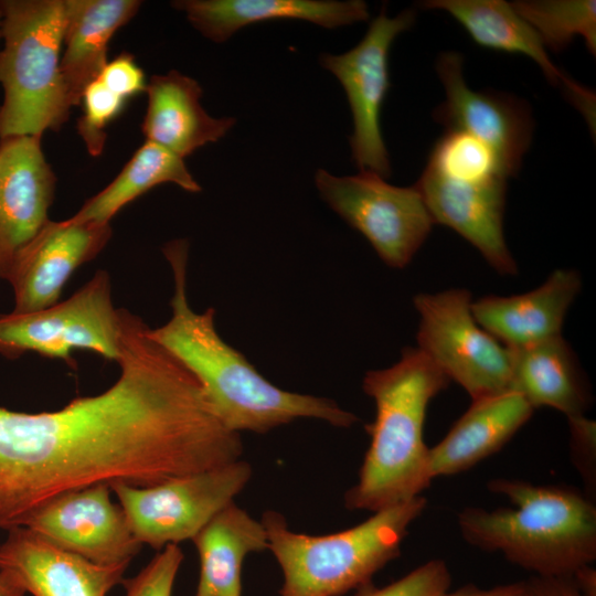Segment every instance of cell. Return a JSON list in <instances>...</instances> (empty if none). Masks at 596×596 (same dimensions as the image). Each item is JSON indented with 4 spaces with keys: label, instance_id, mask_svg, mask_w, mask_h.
Masks as SVG:
<instances>
[{
    "label": "cell",
    "instance_id": "obj_26",
    "mask_svg": "<svg viewBox=\"0 0 596 596\" xmlns=\"http://www.w3.org/2000/svg\"><path fill=\"white\" fill-rule=\"evenodd\" d=\"M167 182L175 183L188 192L201 191L182 158L146 140L117 177L68 219L73 222L110 223L125 205Z\"/></svg>",
    "mask_w": 596,
    "mask_h": 596
},
{
    "label": "cell",
    "instance_id": "obj_5",
    "mask_svg": "<svg viewBox=\"0 0 596 596\" xmlns=\"http://www.w3.org/2000/svg\"><path fill=\"white\" fill-rule=\"evenodd\" d=\"M426 505L422 494L326 535L294 532L283 514L264 512L260 521L268 550L284 576L280 596H341L368 587L381 568L398 557L409 526Z\"/></svg>",
    "mask_w": 596,
    "mask_h": 596
},
{
    "label": "cell",
    "instance_id": "obj_29",
    "mask_svg": "<svg viewBox=\"0 0 596 596\" xmlns=\"http://www.w3.org/2000/svg\"><path fill=\"white\" fill-rule=\"evenodd\" d=\"M123 97L109 91L100 81H93L83 92V116L77 131L93 157L102 155L106 141V126L123 110Z\"/></svg>",
    "mask_w": 596,
    "mask_h": 596
},
{
    "label": "cell",
    "instance_id": "obj_18",
    "mask_svg": "<svg viewBox=\"0 0 596 596\" xmlns=\"http://www.w3.org/2000/svg\"><path fill=\"white\" fill-rule=\"evenodd\" d=\"M422 7L448 12L480 46L532 58L547 81L560 88L583 115L595 136V94L573 81L551 61L538 33L514 11L511 3L503 0H427L422 2Z\"/></svg>",
    "mask_w": 596,
    "mask_h": 596
},
{
    "label": "cell",
    "instance_id": "obj_27",
    "mask_svg": "<svg viewBox=\"0 0 596 596\" xmlns=\"http://www.w3.org/2000/svg\"><path fill=\"white\" fill-rule=\"evenodd\" d=\"M511 6L553 52L566 49L575 36H583L590 54H596L594 0H519Z\"/></svg>",
    "mask_w": 596,
    "mask_h": 596
},
{
    "label": "cell",
    "instance_id": "obj_14",
    "mask_svg": "<svg viewBox=\"0 0 596 596\" xmlns=\"http://www.w3.org/2000/svg\"><path fill=\"white\" fill-rule=\"evenodd\" d=\"M110 237V223L50 220L19 252L7 275L14 295L12 311L31 312L58 302L71 276Z\"/></svg>",
    "mask_w": 596,
    "mask_h": 596
},
{
    "label": "cell",
    "instance_id": "obj_2",
    "mask_svg": "<svg viewBox=\"0 0 596 596\" xmlns=\"http://www.w3.org/2000/svg\"><path fill=\"white\" fill-rule=\"evenodd\" d=\"M189 245L175 240L163 246L174 283L171 318L149 336L201 383L223 424L235 433L264 434L298 418H316L350 427L359 418L326 397L285 391L267 381L247 359L227 344L214 327V309L198 313L187 299Z\"/></svg>",
    "mask_w": 596,
    "mask_h": 596
},
{
    "label": "cell",
    "instance_id": "obj_20",
    "mask_svg": "<svg viewBox=\"0 0 596 596\" xmlns=\"http://www.w3.org/2000/svg\"><path fill=\"white\" fill-rule=\"evenodd\" d=\"M187 14L205 38L221 43L240 29L268 20H304L327 29L369 19L361 0H180L171 3Z\"/></svg>",
    "mask_w": 596,
    "mask_h": 596
},
{
    "label": "cell",
    "instance_id": "obj_37",
    "mask_svg": "<svg viewBox=\"0 0 596 596\" xmlns=\"http://www.w3.org/2000/svg\"><path fill=\"white\" fill-rule=\"evenodd\" d=\"M25 590L7 572L0 571V596H24Z\"/></svg>",
    "mask_w": 596,
    "mask_h": 596
},
{
    "label": "cell",
    "instance_id": "obj_12",
    "mask_svg": "<svg viewBox=\"0 0 596 596\" xmlns=\"http://www.w3.org/2000/svg\"><path fill=\"white\" fill-rule=\"evenodd\" d=\"M436 72L446 98L434 111V120L449 131H461L486 145L502 173L515 175L530 147L534 121L526 102L500 92L472 91L464 78L462 57L443 52Z\"/></svg>",
    "mask_w": 596,
    "mask_h": 596
},
{
    "label": "cell",
    "instance_id": "obj_25",
    "mask_svg": "<svg viewBox=\"0 0 596 596\" xmlns=\"http://www.w3.org/2000/svg\"><path fill=\"white\" fill-rule=\"evenodd\" d=\"M200 560L195 596H242V566L253 552L268 549L267 531L235 501L192 539Z\"/></svg>",
    "mask_w": 596,
    "mask_h": 596
},
{
    "label": "cell",
    "instance_id": "obj_34",
    "mask_svg": "<svg viewBox=\"0 0 596 596\" xmlns=\"http://www.w3.org/2000/svg\"><path fill=\"white\" fill-rule=\"evenodd\" d=\"M525 596H584L572 577L531 576L525 581Z\"/></svg>",
    "mask_w": 596,
    "mask_h": 596
},
{
    "label": "cell",
    "instance_id": "obj_30",
    "mask_svg": "<svg viewBox=\"0 0 596 596\" xmlns=\"http://www.w3.org/2000/svg\"><path fill=\"white\" fill-rule=\"evenodd\" d=\"M183 560L178 544H168L134 577L124 578V596H171Z\"/></svg>",
    "mask_w": 596,
    "mask_h": 596
},
{
    "label": "cell",
    "instance_id": "obj_17",
    "mask_svg": "<svg viewBox=\"0 0 596 596\" xmlns=\"http://www.w3.org/2000/svg\"><path fill=\"white\" fill-rule=\"evenodd\" d=\"M129 564L99 565L47 542L25 526L0 543V571L33 596H107Z\"/></svg>",
    "mask_w": 596,
    "mask_h": 596
},
{
    "label": "cell",
    "instance_id": "obj_19",
    "mask_svg": "<svg viewBox=\"0 0 596 596\" xmlns=\"http://www.w3.org/2000/svg\"><path fill=\"white\" fill-rule=\"evenodd\" d=\"M581 287L577 272L557 269L529 292L472 301L471 311L478 324L505 348L522 349L561 336L566 312Z\"/></svg>",
    "mask_w": 596,
    "mask_h": 596
},
{
    "label": "cell",
    "instance_id": "obj_38",
    "mask_svg": "<svg viewBox=\"0 0 596 596\" xmlns=\"http://www.w3.org/2000/svg\"><path fill=\"white\" fill-rule=\"evenodd\" d=\"M0 39H1V10H0Z\"/></svg>",
    "mask_w": 596,
    "mask_h": 596
},
{
    "label": "cell",
    "instance_id": "obj_35",
    "mask_svg": "<svg viewBox=\"0 0 596 596\" xmlns=\"http://www.w3.org/2000/svg\"><path fill=\"white\" fill-rule=\"evenodd\" d=\"M525 581H519L491 588L467 584L451 592L449 589L440 596H525Z\"/></svg>",
    "mask_w": 596,
    "mask_h": 596
},
{
    "label": "cell",
    "instance_id": "obj_28",
    "mask_svg": "<svg viewBox=\"0 0 596 596\" xmlns=\"http://www.w3.org/2000/svg\"><path fill=\"white\" fill-rule=\"evenodd\" d=\"M427 164L456 179L479 180L491 175L507 178L492 151L481 141L461 131L447 130L436 142Z\"/></svg>",
    "mask_w": 596,
    "mask_h": 596
},
{
    "label": "cell",
    "instance_id": "obj_36",
    "mask_svg": "<svg viewBox=\"0 0 596 596\" xmlns=\"http://www.w3.org/2000/svg\"><path fill=\"white\" fill-rule=\"evenodd\" d=\"M572 578L584 596H596V572L592 565L583 567Z\"/></svg>",
    "mask_w": 596,
    "mask_h": 596
},
{
    "label": "cell",
    "instance_id": "obj_10",
    "mask_svg": "<svg viewBox=\"0 0 596 596\" xmlns=\"http://www.w3.org/2000/svg\"><path fill=\"white\" fill-rule=\"evenodd\" d=\"M315 183L329 206L391 267L404 268L435 224L414 185H392L371 171L337 177L326 170L316 172Z\"/></svg>",
    "mask_w": 596,
    "mask_h": 596
},
{
    "label": "cell",
    "instance_id": "obj_22",
    "mask_svg": "<svg viewBox=\"0 0 596 596\" xmlns=\"http://www.w3.org/2000/svg\"><path fill=\"white\" fill-rule=\"evenodd\" d=\"M534 408L515 391L472 401L447 435L429 448L432 478L454 476L499 451Z\"/></svg>",
    "mask_w": 596,
    "mask_h": 596
},
{
    "label": "cell",
    "instance_id": "obj_32",
    "mask_svg": "<svg viewBox=\"0 0 596 596\" xmlns=\"http://www.w3.org/2000/svg\"><path fill=\"white\" fill-rule=\"evenodd\" d=\"M97 79L124 99L146 92L147 87L143 71L129 53L107 62Z\"/></svg>",
    "mask_w": 596,
    "mask_h": 596
},
{
    "label": "cell",
    "instance_id": "obj_8",
    "mask_svg": "<svg viewBox=\"0 0 596 596\" xmlns=\"http://www.w3.org/2000/svg\"><path fill=\"white\" fill-rule=\"evenodd\" d=\"M119 338V309L113 304L110 277L102 269L66 300L0 315V355L12 360L35 352L73 363V352L82 350L117 362Z\"/></svg>",
    "mask_w": 596,
    "mask_h": 596
},
{
    "label": "cell",
    "instance_id": "obj_6",
    "mask_svg": "<svg viewBox=\"0 0 596 596\" xmlns=\"http://www.w3.org/2000/svg\"><path fill=\"white\" fill-rule=\"evenodd\" d=\"M0 10V139L58 130L71 110L61 73L65 0H4Z\"/></svg>",
    "mask_w": 596,
    "mask_h": 596
},
{
    "label": "cell",
    "instance_id": "obj_31",
    "mask_svg": "<svg viewBox=\"0 0 596 596\" xmlns=\"http://www.w3.org/2000/svg\"><path fill=\"white\" fill-rule=\"evenodd\" d=\"M451 581L447 564L436 558L385 587L365 592L363 596H440L450 589Z\"/></svg>",
    "mask_w": 596,
    "mask_h": 596
},
{
    "label": "cell",
    "instance_id": "obj_15",
    "mask_svg": "<svg viewBox=\"0 0 596 596\" xmlns=\"http://www.w3.org/2000/svg\"><path fill=\"white\" fill-rule=\"evenodd\" d=\"M414 187L434 223L450 227L466 238L498 273L517 274L503 233L507 178L462 180L427 164Z\"/></svg>",
    "mask_w": 596,
    "mask_h": 596
},
{
    "label": "cell",
    "instance_id": "obj_9",
    "mask_svg": "<svg viewBox=\"0 0 596 596\" xmlns=\"http://www.w3.org/2000/svg\"><path fill=\"white\" fill-rule=\"evenodd\" d=\"M471 302L459 288L414 297L418 349L476 401L512 391V362L510 349L478 324Z\"/></svg>",
    "mask_w": 596,
    "mask_h": 596
},
{
    "label": "cell",
    "instance_id": "obj_7",
    "mask_svg": "<svg viewBox=\"0 0 596 596\" xmlns=\"http://www.w3.org/2000/svg\"><path fill=\"white\" fill-rule=\"evenodd\" d=\"M252 466L235 460L149 487L110 485L130 529L141 544L161 550L192 540L221 510L234 502L252 478Z\"/></svg>",
    "mask_w": 596,
    "mask_h": 596
},
{
    "label": "cell",
    "instance_id": "obj_4",
    "mask_svg": "<svg viewBox=\"0 0 596 596\" xmlns=\"http://www.w3.org/2000/svg\"><path fill=\"white\" fill-rule=\"evenodd\" d=\"M449 382L418 348H406L391 368L365 374L362 386L375 403V418L365 426L370 446L356 483L344 494L347 509L373 513L422 496L433 480L426 412Z\"/></svg>",
    "mask_w": 596,
    "mask_h": 596
},
{
    "label": "cell",
    "instance_id": "obj_11",
    "mask_svg": "<svg viewBox=\"0 0 596 596\" xmlns=\"http://www.w3.org/2000/svg\"><path fill=\"white\" fill-rule=\"evenodd\" d=\"M414 22L413 10L389 18L383 9L356 46L343 54L326 53L320 57L321 65L339 79L348 97L353 119L352 160L360 171H371L384 179L391 175L380 123L390 88L389 53L396 36Z\"/></svg>",
    "mask_w": 596,
    "mask_h": 596
},
{
    "label": "cell",
    "instance_id": "obj_24",
    "mask_svg": "<svg viewBox=\"0 0 596 596\" xmlns=\"http://www.w3.org/2000/svg\"><path fill=\"white\" fill-rule=\"evenodd\" d=\"M510 351L512 391L533 408L552 407L567 419L585 415L592 394L574 351L562 336Z\"/></svg>",
    "mask_w": 596,
    "mask_h": 596
},
{
    "label": "cell",
    "instance_id": "obj_21",
    "mask_svg": "<svg viewBox=\"0 0 596 596\" xmlns=\"http://www.w3.org/2000/svg\"><path fill=\"white\" fill-rule=\"evenodd\" d=\"M146 93L148 104L141 124L146 140L182 159L223 138L236 123L232 117L210 116L200 102V84L174 70L151 76Z\"/></svg>",
    "mask_w": 596,
    "mask_h": 596
},
{
    "label": "cell",
    "instance_id": "obj_3",
    "mask_svg": "<svg viewBox=\"0 0 596 596\" xmlns=\"http://www.w3.org/2000/svg\"><path fill=\"white\" fill-rule=\"evenodd\" d=\"M487 487L511 507L462 509L457 522L468 544L541 577H572L595 562L596 507L588 496L570 486L508 478Z\"/></svg>",
    "mask_w": 596,
    "mask_h": 596
},
{
    "label": "cell",
    "instance_id": "obj_16",
    "mask_svg": "<svg viewBox=\"0 0 596 596\" xmlns=\"http://www.w3.org/2000/svg\"><path fill=\"white\" fill-rule=\"evenodd\" d=\"M56 178L41 148V137L0 141V280L19 252L50 221Z\"/></svg>",
    "mask_w": 596,
    "mask_h": 596
},
{
    "label": "cell",
    "instance_id": "obj_13",
    "mask_svg": "<svg viewBox=\"0 0 596 596\" xmlns=\"http://www.w3.org/2000/svg\"><path fill=\"white\" fill-rule=\"evenodd\" d=\"M110 492L108 483H99L64 493L36 510L23 526L93 563L129 564L142 544Z\"/></svg>",
    "mask_w": 596,
    "mask_h": 596
},
{
    "label": "cell",
    "instance_id": "obj_23",
    "mask_svg": "<svg viewBox=\"0 0 596 596\" xmlns=\"http://www.w3.org/2000/svg\"><path fill=\"white\" fill-rule=\"evenodd\" d=\"M140 6L138 0H65L61 73L71 107L81 104L84 89L98 78L110 39Z\"/></svg>",
    "mask_w": 596,
    "mask_h": 596
},
{
    "label": "cell",
    "instance_id": "obj_1",
    "mask_svg": "<svg viewBox=\"0 0 596 596\" xmlns=\"http://www.w3.org/2000/svg\"><path fill=\"white\" fill-rule=\"evenodd\" d=\"M120 372L104 392L57 411L0 407V529L23 526L64 493L99 483L149 487L238 460L196 377L120 308Z\"/></svg>",
    "mask_w": 596,
    "mask_h": 596
},
{
    "label": "cell",
    "instance_id": "obj_33",
    "mask_svg": "<svg viewBox=\"0 0 596 596\" xmlns=\"http://www.w3.org/2000/svg\"><path fill=\"white\" fill-rule=\"evenodd\" d=\"M572 459L585 482L595 486L596 441L595 422L584 416L568 419Z\"/></svg>",
    "mask_w": 596,
    "mask_h": 596
}]
</instances>
